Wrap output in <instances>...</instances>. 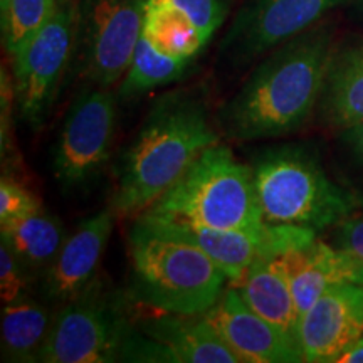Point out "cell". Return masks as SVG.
<instances>
[{
	"label": "cell",
	"instance_id": "6da1fadb",
	"mask_svg": "<svg viewBox=\"0 0 363 363\" xmlns=\"http://www.w3.org/2000/svg\"><path fill=\"white\" fill-rule=\"evenodd\" d=\"M333 52L328 26H313L272 49L220 108L219 125L225 136L251 142L301 128L320 101Z\"/></svg>",
	"mask_w": 363,
	"mask_h": 363
},
{
	"label": "cell",
	"instance_id": "7a4b0ae2",
	"mask_svg": "<svg viewBox=\"0 0 363 363\" xmlns=\"http://www.w3.org/2000/svg\"><path fill=\"white\" fill-rule=\"evenodd\" d=\"M216 143L219 135L201 99L189 93L158 99L121 158L111 211L143 214Z\"/></svg>",
	"mask_w": 363,
	"mask_h": 363
},
{
	"label": "cell",
	"instance_id": "3957f363",
	"mask_svg": "<svg viewBox=\"0 0 363 363\" xmlns=\"http://www.w3.org/2000/svg\"><path fill=\"white\" fill-rule=\"evenodd\" d=\"M131 293L163 315H206L225 291V272L206 252L140 216L128 235Z\"/></svg>",
	"mask_w": 363,
	"mask_h": 363
},
{
	"label": "cell",
	"instance_id": "277c9868",
	"mask_svg": "<svg viewBox=\"0 0 363 363\" xmlns=\"http://www.w3.org/2000/svg\"><path fill=\"white\" fill-rule=\"evenodd\" d=\"M142 216L252 234H262L267 227L254 189L252 169L219 143L208 147Z\"/></svg>",
	"mask_w": 363,
	"mask_h": 363
},
{
	"label": "cell",
	"instance_id": "5b68a950",
	"mask_svg": "<svg viewBox=\"0 0 363 363\" xmlns=\"http://www.w3.org/2000/svg\"><path fill=\"white\" fill-rule=\"evenodd\" d=\"M254 189L266 224L321 230L348 219L355 202L299 147L271 148L252 165Z\"/></svg>",
	"mask_w": 363,
	"mask_h": 363
},
{
	"label": "cell",
	"instance_id": "8992f818",
	"mask_svg": "<svg viewBox=\"0 0 363 363\" xmlns=\"http://www.w3.org/2000/svg\"><path fill=\"white\" fill-rule=\"evenodd\" d=\"M135 330L115 296L94 279L83 293L67 301L52 321L39 362L108 363L123 360Z\"/></svg>",
	"mask_w": 363,
	"mask_h": 363
},
{
	"label": "cell",
	"instance_id": "52a82bcc",
	"mask_svg": "<svg viewBox=\"0 0 363 363\" xmlns=\"http://www.w3.org/2000/svg\"><path fill=\"white\" fill-rule=\"evenodd\" d=\"M79 4L59 0L45 26L13 57V89L21 118L39 130L78 43Z\"/></svg>",
	"mask_w": 363,
	"mask_h": 363
},
{
	"label": "cell",
	"instance_id": "ba28073f",
	"mask_svg": "<svg viewBox=\"0 0 363 363\" xmlns=\"http://www.w3.org/2000/svg\"><path fill=\"white\" fill-rule=\"evenodd\" d=\"M116 99L108 88L83 89L66 113L54 150L52 172L67 192L88 187L110 162Z\"/></svg>",
	"mask_w": 363,
	"mask_h": 363
},
{
	"label": "cell",
	"instance_id": "9c48e42d",
	"mask_svg": "<svg viewBox=\"0 0 363 363\" xmlns=\"http://www.w3.org/2000/svg\"><path fill=\"white\" fill-rule=\"evenodd\" d=\"M148 0H83L78 44L86 78L110 88L123 79L143 35Z\"/></svg>",
	"mask_w": 363,
	"mask_h": 363
},
{
	"label": "cell",
	"instance_id": "30bf717a",
	"mask_svg": "<svg viewBox=\"0 0 363 363\" xmlns=\"http://www.w3.org/2000/svg\"><path fill=\"white\" fill-rule=\"evenodd\" d=\"M345 0H249L240 9L222 43L234 62L272 51L316 24Z\"/></svg>",
	"mask_w": 363,
	"mask_h": 363
},
{
	"label": "cell",
	"instance_id": "8fae6325",
	"mask_svg": "<svg viewBox=\"0 0 363 363\" xmlns=\"http://www.w3.org/2000/svg\"><path fill=\"white\" fill-rule=\"evenodd\" d=\"M242 363H296L303 352L296 335L257 315L240 298L238 288L225 289L206 315Z\"/></svg>",
	"mask_w": 363,
	"mask_h": 363
},
{
	"label": "cell",
	"instance_id": "7c38bea8",
	"mask_svg": "<svg viewBox=\"0 0 363 363\" xmlns=\"http://www.w3.org/2000/svg\"><path fill=\"white\" fill-rule=\"evenodd\" d=\"M363 335V284L338 283L299 318L298 342L303 360L335 362Z\"/></svg>",
	"mask_w": 363,
	"mask_h": 363
},
{
	"label": "cell",
	"instance_id": "4fadbf2b",
	"mask_svg": "<svg viewBox=\"0 0 363 363\" xmlns=\"http://www.w3.org/2000/svg\"><path fill=\"white\" fill-rule=\"evenodd\" d=\"M113 214V211L98 212L67 235L57 257L45 271V296L52 301L67 303L93 283L111 235Z\"/></svg>",
	"mask_w": 363,
	"mask_h": 363
},
{
	"label": "cell",
	"instance_id": "5bb4252c",
	"mask_svg": "<svg viewBox=\"0 0 363 363\" xmlns=\"http://www.w3.org/2000/svg\"><path fill=\"white\" fill-rule=\"evenodd\" d=\"M157 225L163 233L174 235L199 247L225 272L230 284H238L244 278L249 267L259 257L274 256V229L267 224L262 234L244 233V230L216 229V227L190 224V222H175L152 219L142 216Z\"/></svg>",
	"mask_w": 363,
	"mask_h": 363
},
{
	"label": "cell",
	"instance_id": "9a60e30c",
	"mask_svg": "<svg viewBox=\"0 0 363 363\" xmlns=\"http://www.w3.org/2000/svg\"><path fill=\"white\" fill-rule=\"evenodd\" d=\"M143 335L155 340L170 363H242L219 331L203 315H169L142 326Z\"/></svg>",
	"mask_w": 363,
	"mask_h": 363
},
{
	"label": "cell",
	"instance_id": "2e32d148",
	"mask_svg": "<svg viewBox=\"0 0 363 363\" xmlns=\"http://www.w3.org/2000/svg\"><path fill=\"white\" fill-rule=\"evenodd\" d=\"M272 259L278 262L289 281L299 316L305 315L331 286L348 283L342 254L318 239L289 249Z\"/></svg>",
	"mask_w": 363,
	"mask_h": 363
},
{
	"label": "cell",
	"instance_id": "e0dca14e",
	"mask_svg": "<svg viewBox=\"0 0 363 363\" xmlns=\"http://www.w3.org/2000/svg\"><path fill=\"white\" fill-rule=\"evenodd\" d=\"M320 101L330 125L363 123V40L333 52Z\"/></svg>",
	"mask_w": 363,
	"mask_h": 363
},
{
	"label": "cell",
	"instance_id": "ac0fdd59",
	"mask_svg": "<svg viewBox=\"0 0 363 363\" xmlns=\"http://www.w3.org/2000/svg\"><path fill=\"white\" fill-rule=\"evenodd\" d=\"M234 288H238L244 303L257 315L298 337L301 316L289 281L272 257H259Z\"/></svg>",
	"mask_w": 363,
	"mask_h": 363
},
{
	"label": "cell",
	"instance_id": "d6986e66",
	"mask_svg": "<svg viewBox=\"0 0 363 363\" xmlns=\"http://www.w3.org/2000/svg\"><path fill=\"white\" fill-rule=\"evenodd\" d=\"M0 227L2 242L12 249L27 271H48L67 238L62 222L44 208Z\"/></svg>",
	"mask_w": 363,
	"mask_h": 363
},
{
	"label": "cell",
	"instance_id": "ffe728a7",
	"mask_svg": "<svg viewBox=\"0 0 363 363\" xmlns=\"http://www.w3.org/2000/svg\"><path fill=\"white\" fill-rule=\"evenodd\" d=\"M48 308L24 296L2 308V353L11 362H39L51 331Z\"/></svg>",
	"mask_w": 363,
	"mask_h": 363
},
{
	"label": "cell",
	"instance_id": "44dd1931",
	"mask_svg": "<svg viewBox=\"0 0 363 363\" xmlns=\"http://www.w3.org/2000/svg\"><path fill=\"white\" fill-rule=\"evenodd\" d=\"M143 35L158 51L175 57L195 59L207 45L197 27L184 13L155 0L147 2Z\"/></svg>",
	"mask_w": 363,
	"mask_h": 363
},
{
	"label": "cell",
	"instance_id": "7402d4cb",
	"mask_svg": "<svg viewBox=\"0 0 363 363\" xmlns=\"http://www.w3.org/2000/svg\"><path fill=\"white\" fill-rule=\"evenodd\" d=\"M194 59L163 54L142 35L136 45L128 71L120 83V98L131 99L148 91L180 79Z\"/></svg>",
	"mask_w": 363,
	"mask_h": 363
},
{
	"label": "cell",
	"instance_id": "603a6c76",
	"mask_svg": "<svg viewBox=\"0 0 363 363\" xmlns=\"http://www.w3.org/2000/svg\"><path fill=\"white\" fill-rule=\"evenodd\" d=\"M59 0H7L0 6L4 48L16 56L51 19Z\"/></svg>",
	"mask_w": 363,
	"mask_h": 363
},
{
	"label": "cell",
	"instance_id": "cb8c5ba5",
	"mask_svg": "<svg viewBox=\"0 0 363 363\" xmlns=\"http://www.w3.org/2000/svg\"><path fill=\"white\" fill-rule=\"evenodd\" d=\"M333 247L342 254L348 283L363 284V217L340 222L335 230Z\"/></svg>",
	"mask_w": 363,
	"mask_h": 363
},
{
	"label": "cell",
	"instance_id": "d4e9b609",
	"mask_svg": "<svg viewBox=\"0 0 363 363\" xmlns=\"http://www.w3.org/2000/svg\"><path fill=\"white\" fill-rule=\"evenodd\" d=\"M184 13L208 44L227 16L225 0H155Z\"/></svg>",
	"mask_w": 363,
	"mask_h": 363
},
{
	"label": "cell",
	"instance_id": "484cf974",
	"mask_svg": "<svg viewBox=\"0 0 363 363\" xmlns=\"http://www.w3.org/2000/svg\"><path fill=\"white\" fill-rule=\"evenodd\" d=\"M40 207L39 199L19 182L2 177L0 182V225L21 219L38 212Z\"/></svg>",
	"mask_w": 363,
	"mask_h": 363
},
{
	"label": "cell",
	"instance_id": "4316f807",
	"mask_svg": "<svg viewBox=\"0 0 363 363\" xmlns=\"http://www.w3.org/2000/svg\"><path fill=\"white\" fill-rule=\"evenodd\" d=\"M26 267L6 242L0 244V296L2 303H12L24 296Z\"/></svg>",
	"mask_w": 363,
	"mask_h": 363
},
{
	"label": "cell",
	"instance_id": "83f0119b",
	"mask_svg": "<svg viewBox=\"0 0 363 363\" xmlns=\"http://www.w3.org/2000/svg\"><path fill=\"white\" fill-rule=\"evenodd\" d=\"M0 106H2V130H0V140H2V155L11 145V118L12 106L16 103V89H13V79L2 69V84H0Z\"/></svg>",
	"mask_w": 363,
	"mask_h": 363
},
{
	"label": "cell",
	"instance_id": "f1b7e54d",
	"mask_svg": "<svg viewBox=\"0 0 363 363\" xmlns=\"http://www.w3.org/2000/svg\"><path fill=\"white\" fill-rule=\"evenodd\" d=\"M342 140L350 148V152L357 158V162L363 167V123L345 128Z\"/></svg>",
	"mask_w": 363,
	"mask_h": 363
},
{
	"label": "cell",
	"instance_id": "f546056e",
	"mask_svg": "<svg viewBox=\"0 0 363 363\" xmlns=\"http://www.w3.org/2000/svg\"><path fill=\"white\" fill-rule=\"evenodd\" d=\"M333 363H363V335L355 342L348 345Z\"/></svg>",
	"mask_w": 363,
	"mask_h": 363
},
{
	"label": "cell",
	"instance_id": "4dcf8cb0",
	"mask_svg": "<svg viewBox=\"0 0 363 363\" xmlns=\"http://www.w3.org/2000/svg\"><path fill=\"white\" fill-rule=\"evenodd\" d=\"M6 2H7V0H0V6H4Z\"/></svg>",
	"mask_w": 363,
	"mask_h": 363
}]
</instances>
